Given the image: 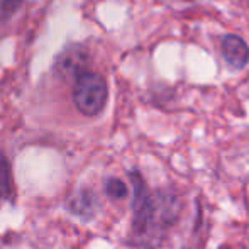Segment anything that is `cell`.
Masks as SVG:
<instances>
[{"instance_id": "obj_5", "label": "cell", "mask_w": 249, "mask_h": 249, "mask_svg": "<svg viewBox=\"0 0 249 249\" xmlns=\"http://www.w3.org/2000/svg\"><path fill=\"white\" fill-rule=\"evenodd\" d=\"M12 190V177H10V164L5 154L0 153V198H7Z\"/></svg>"}, {"instance_id": "obj_3", "label": "cell", "mask_w": 249, "mask_h": 249, "mask_svg": "<svg viewBox=\"0 0 249 249\" xmlns=\"http://www.w3.org/2000/svg\"><path fill=\"white\" fill-rule=\"evenodd\" d=\"M220 53L227 65L234 70H243L249 63V46L237 34H226L220 37Z\"/></svg>"}, {"instance_id": "obj_8", "label": "cell", "mask_w": 249, "mask_h": 249, "mask_svg": "<svg viewBox=\"0 0 249 249\" xmlns=\"http://www.w3.org/2000/svg\"><path fill=\"white\" fill-rule=\"evenodd\" d=\"M185 2H194V0H185Z\"/></svg>"}, {"instance_id": "obj_6", "label": "cell", "mask_w": 249, "mask_h": 249, "mask_svg": "<svg viewBox=\"0 0 249 249\" xmlns=\"http://www.w3.org/2000/svg\"><path fill=\"white\" fill-rule=\"evenodd\" d=\"M105 192H107V195L112 198H124L125 195H127V187H125L121 180L112 178V180H108L107 185H105Z\"/></svg>"}, {"instance_id": "obj_1", "label": "cell", "mask_w": 249, "mask_h": 249, "mask_svg": "<svg viewBox=\"0 0 249 249\" xmlns=\"http://www.w3.org/2000/svg\"><path fill=\"white\" fill-rule=\"evenodd\" d=\"M134 178V237L141 243H149V246H154V241L161 236L163 229L173 219H168V215H177L175 209L170 205V200L166 197L154 198L146 190L141 177L132 175Z\"/></svg>"}, {"instance_id": "obj_2", "label": "cell", "mask_w": 249, "mask_h": 249, "mask_svg": "<svg viewBox=\"0 0 249 249\" xmlns=\"http://www.w3.org/2000/svg\"><path fill=\"white\" fill-rule=\"evenodd\" d=\"M107 83L104 76L93 71H82L75 80L73 102L76 108L87 117L99 115L107 104Z\"/></svg>"}, {"instance_id": "obj_7", "label": "cell", "mask_w": 249, "mask_h": 249, "mask_svg": "<svg viewBox=\"0 0 249 249\" xmlns=\"http://www.w3.org/2000/svg\"><path fill=\"white\" fill-rule=\"evenodd\" d=\"M20 2L22 0H2V10L3 14H7V16H10V14L16 12V9L20 5Z\"/></svg>"}, {"instance_id": "obj_4", "label": "cell", "mask_w": 249, "mask_h": 249, "mask_svg": "<svg viewBox=\"0 0 249 249\" xmlns=\"http://www.w3.org/2000/svg\"><path fill=\"white\" fill-rule=\"evenodd\" d=\"M85 63V54L82 53L80 48H70L68 51H65L58 59L56 65V71L63 76H78L83 71L82 66Z\"/></svg>"}]
</instances>
